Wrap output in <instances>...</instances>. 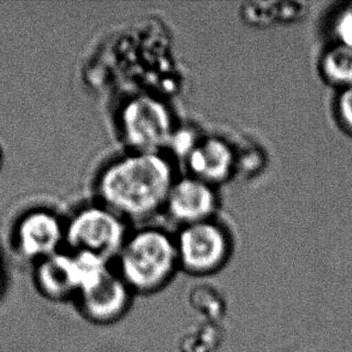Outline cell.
<instances>
[{"label": "cell", "instance_id": "5", "mask_svg": "<svg viewBox=\"0 0 352 352\" xmlns=\"http://www.w3.org/2000/svg\"><path fill=\"white\" fill-rule=\"evenodd\" d=\"M175 236L179 268L189 276H214L229 265L234 255V230L221 214L179 228Z\"/></svg>", "mask_w": 352, "mask_h": 352}, {"label": "cell", "instance_id": "11", "mask_svg": "<svg viewBox=\"0 0 352 352\" xmlns=\"http://www.w3.org/2000/svg\"><path fill=\"white\" fill-rule=\"evenodd\" d=\"M322 72L331 83L343 87L352 86V47L337 43L329 48L322 58Z\"/></svg>", "mask_w": 352, "mask_h": 352}, {"label": "cell", "instance_id": "8", "mask_svg": "<svg viewBox=\"0 0 352 352\" xmlns=\"http://www.w3.org/2000/svg\"><path fill=\"white\" fill-rule=\"evenodd\" d=\"M93 261L91 255L64 249L33 265L34 286L45 300L56 303L75 300Z\"/></svg>", "mask_w": 352, "mask_h": 352}, {"label": "cell", "instance_id": "14", "mask_svg": "<svg viewBox=\"0 0 352 352\" xmlns=\"http://www.w3.org/2000/svg\"><path fill=\"white\" fill-rule=\"evenodd\" d=\"M339 118L352 133V86L345 88L338 100Z\"/></svg>", "mask_w": 352, "mask_h": 352}, {"label": "cell", "instance_id": "3", "mask_svg": "<svg viewBox=\"0 0 352 352\" xmlns=\"http://www.w3.org/2000/svg\"><path fill=\"white\" fill-rule=\"evenodd\" d=\"M113 123L125 151L165 152L181 119L165 96L138 91L119 102Z\"/></svg>", "mask_w": 352, "mask_h": 352}, {"label": "cell", "instance_id": "15", "mask_svg": "<svg viewBox=\"0 0 352 352\" xmlns=\"http://www.w3.org/2000/svg\"><path fill=\"white\" fill-rule=\"evenodd\" d=\"M336 33L339 43L352 47V11L342 14L336 23Z\"/></svg>", "mask_w": 352, "mask_h": 352}, {"label": "cell", "instance_id": "7", "mask_svg": "<svg viewBox=\"0 0 352 352\" xmlns=\"http://www.w3.org/2000/svg\"><path fill=\"white\" fill-rule=\"evenodd\" d=\"M133 296L110 265L82 286L74 302L87 321L106 326L123 319L131 308Z\"/></svg>", "mask_w": 352, "mask_h": 352}, {"label": "cell", "instance_id": "9", "mask_svg": "<svg viewBox=\"0 0 352 352\" xmlns=\"http://www.w3.org/2000/svg\"><path fill=\"white\" fill-rule=\"evenodd\" d=\"M184 173L220 188L237 179L234 135L207 130L181 164Z\"/></svg>", "mask_w": 352, "mask_h": 352}, {"label": "cell", "instance_id": "1", "mask_svg": "<svg viewBox=\"0 0 352 352\" xmlns=\"http://www.w3.org/2000/svg\"><path fill=\"white\" fill-rule=\"evenodd\" d=\"M179 166L166 152L125 151L106 160L91 181V199L130 224L162 213Z\"/></svg>", "mask_w": 352, "mask_h": 352}, {"label": "cell", "instance_id": "16", "mask_svg": "<svg viewBox=\"0 0 352 352\" xmlns=\"http://www.w3.org/2000/svg\"><path fill=\"white\" fill-rule=\"evenodd\" d=\"M6 287H8V273L5 268L4 250L0 243V298L4 295Z\"/></svg>", "mask_w": 352, "mask_h": 352}, {"label": "cell", "instance_id": "12", "mask_svg": "<svg viewBox=\"0 0 352 352\" xmlns=\"http://www.w3.org/2000/svg\"><path fill=\"white\" fill-rule=\"evenodd\" d=\"M237 147V178H252L265 164V154L258 143L248 135H234Z\"/></svg>", "mask_w": 352, "mask_h": 352}, {"label": "cell", "instance_id": "6", "mask_svg": "<svg viewBox=\"0 0 352 352\" xmlns=\"http://www.w3.org/2000/svg\"><path fill=\"white\" fill-rule=\"evenodd\" d=\"M67 213L51 205H34L22 210L11 225V252L32 265L65 249Z\"/></svg>", "mask_w": 352, "mask_h": 352}, {"label": "cell", "instance_id": "10", "mask_svg": "<svg viewBox=\"0 0 352 352\" xmlns=\"http://www.w3.org/2000/svg\"><path fill=\"white\" fill-rule=\"evenodd\" d=\"M220 210V188L183 173L173 183L162 213L179 229L217 218Z\"/></svg>", "mask_w": 352, "mask_h": 352}, {"label": "cell", "instance_id": "4", "mask_svg": "<svg viewBox=\"0 0 352 352\" xmlns=\"http://www.w3.org/2000/svg\"><path fill=\"white\" fill-rule=\"evenodd\" d=\"M131 230L129 221L91 197L67 212L65 249L112 265Z\"/></svg>", "mask_w": 352, "mask_h": 352}, {"label": "cell", "instance_id": "13", "mask_svg": "<svg viewBox=\"0 0 352 352\" xmlns=\"http://www.w3.org/2000/svg\"><path fill=\"white\" fill-rule=\"evenodd\" d=\"M271 3H252L241 9V19L250 25H266L278 21H290L298 14V9H292L294 4H283L280 11Z\"/></svg>", "mask_w": 352, "mask_h": 352}, {"label": "cell", "instance_id": "17", "mask_svg": "<svg viewBox=\"0 0 352 352\" xmlns=\"http://www.w3.org/2000/svg\"><path fill=\"white\" fill-rule=\"evenodd\" d=\"M4 160H5V153L4 149L1 147V144H0V171H1V168L4 166Z\"/></svg>", "mask_w": 352, "mask_h": 352}, {"label": "cell", "instance_id": "2", "mask_svg": "<svg viewBox=\"0 0 352 352\" xmlns=\"http://www.w3.org/2000/svg\"><path fill=\"white\" fill-rule=\"evenodd\" d=\"M112 267L133 295H154L181 271L175 232L159 225L131 230Z\"/></svg>", "mask_w": 352, "mask_h": 352}]
</instances>
